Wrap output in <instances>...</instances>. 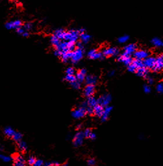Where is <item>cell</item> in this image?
I'll list each match as a JSON object with an SVG mask.
<instances>
[{
	"mask_svg": "<svg viewBox=\"0 0 163 166\" xmlns=\"http://www.w3.org/2000/svg\"><path fill=\"white\" fill-rule=\"evenodd\" d=\"M14 166H26V160L24 156L21 154H18L13 158Z\"/></svg>",
	"mask_w": 163,
	"mask_h": 166,
	"instance_id": "cell-13",
	"label": "cell"
},
{
	"mask_svg": "<svg viewBox=\"0 0 163 166\" xmlns=\"http://www.w3.org/2000/svg\"><path fill=\"white\" fill-rule=\"evenodd\" d=\"M90 131H91V130L90 129H86L85 130H84V131H83V134H84V136H85V138H88V134H89Z\"/></svg>",
	"mask_w": 163,
	"mask_h": 166,
	"instance_id": "cell-43",
	"label": "cell"
},
{
	"mask_svg": "<svg viewBox=\"0 0 163 166\" xmlns=\"http://www.w3.org/2000/svg\"><path fill=\"white\" fill-rule=\"evenodd\" d=\"M36 160H37V158H36L35 156H30L28 158V159H27V164H28L30 166H33V165L35 164Z\"/></svg>",
	"mask_w": 163,
	"mask_h": 166,
	"instance_id": "cell-37",
	"label": "cell"
},
{
	"mask_svg": "<svg viewBox=\"0 0 163 166\" xmlns=\"http://www.w3.org/2000/svg\"><path fill=\"white\" fill-rule=\"evenodd\" d=\"M71 57V52H65V53H62L61 55L59 57L60 60H62V62L65 63H67L68 62L70 61Z\"/></svg>",
	"mask_w": 163,
	"mask_h": 166,
	"instance_id": "cell-26",
	"label": "cell"
},
{
	"mask_svg": "<svg viewBox=\"0 0 163 166\" xmlns=\"http://www.w3.org/2000/svg\"><path fill=\"white\" fill-rule=\"evenodd\" d=\"M133 56L135 59L142 60L143 61L146 58L150 57V53L147 50H145V49H139V50H137L135 52Z\"/></svg>",
	"mask_w": 163,
	"mask_h": 166,
	"instance_id": "cell-12",
	"label": "cell"
},
{
	"mask_svg": "<svg viewBox=\"0 0 163 166\" xmlns=\"http://www.w3.org/2000/svg\"><path fill=\"white\" fill-rule=\"evenodd\" d=\"M83 93L87 98L94 96L95 93V86L86 85L83 91Z\"/></svg>",
	"mask_w": 163,
	"mask_h": 166,
	"instance_id": "cell-15",
	"label": "cell"
},
{
	"mask_svg": "<svg viewBox=\"0 0 163 166\" xmlns=\"http://www.w3.org/2000/svg\"><path fill=\"white\" fill-rule=\"evenodd\" d=\"M87 115V108L82 106L81 104L79 107H77L76 109L73 110V111L71 112V116L76 120H79V119L84 118Z\"/></svg>",
	"mask_w": 163,
	"mask_h": 166,
	"instance_id": "cell-4",
	"label": "cell"
},
{
	"mask_svg": "<svg viewBox=\"0 0 163 166\" xmlns=\"http://www.w3.org/2000/svg\"><path fill=\"white\" fill-rule=\"evenodd\" d=\"M22 138H23V134H22L20 132H16V131L15 134V135H14V136L12 139L15 141V142L18 143V142H20V141L22 140Z\"/></svg>",
	"mask_w": 163,
	"mask_h": 166,
	"instance_id": "cell-31",
	"label": "cell"
},
{
	"mask_svg": "<svg viewBox=\"0 0 163 166\" xmlns=\"http://www.w3.org/2000/svg\"><path fill=\"white\" fill-rule=\"evenodd\" d=\"M98 99V104L101 106L105 107L109 106L112 101V96L109 93H104L99 97Z\"/></svg>",
	"mask_w": 163,
	"mask_h": 166,
	"instance_id": "cell-6",
	"label": "cell"
},
{
	"mask_svg": "<svg viewBox=\"0 0 163 166\" xmlns=\"http://www.w3.org/2000/svg\"><path fill=\"white\" fill-rule=\"evenodd\" d=\"M87 56L90 59L92 60H102L105 58L101 52H99L94 49L88 51L87 53Z\"/></svg>",
	"mask_w": 163,
	"mask_h": 166,
	"instance_id": "cell-11",
	"label": "cell"
},
{
	"mask_svg": "<svg viewBox=\"0 0 163 166\" xmlns=\"http://www.w3.org/2000/svg\"><path fill=\"white\" fill-rule=\"evenodd\" d=\"M55 50H57L61 53L65 52H72L75 50L76 48V43L69 42L63 40L59 41L57 45L54 47Z\"/></svg>",
	"mask_w": 163,
	"mask_h": 166,
	"instance_id": "cell-3",
	"label": "cell"
},
{
	"mask_svg": "<svg viewBox=\"0 0 163 166\" xmlns=\"http://www.w3.org/2000/svg\"><path fill=\"white\" fill-rule=\"evenodd\" d=\"M76 129H77V130H81V129H82V124H78L77 125V127H76Z\"/></svg>",
	"mask_w": 163,
	"mask_h": 166,
	"instance_id": "cell-46",
	"label": "cell"
},
{
	"mask_svg": "<svg viewBox=\"0 0 163 166\" xmlns=\"http://www.w3.org/2000/svg\"><path fill=\"white\" fill-rule=\"evenodd\" d=\"M96 138H97V135H96V134L94 132L91 131L89 133V134H88V136L87 139H89L90 140H94L96 139Z\"/></svg>",
	"mask_w": 163,
	"mask_h": 166,
	"instance_id": "cell-38",
	"label": "cell"
},
{
	"mask_svg": "<svg viewBox=\"0 0 163 166\" xmlns=\"http://www.w3.org/2000/svg\"><path fill=\"white\" fill-rule=\"evenodd\" d=\"M162 57H163V53H162Z\"/></svg>",
	"mask_w": 163,
	"mask_h": 166,
	"instance_id": "cell-50",
	"label": "cell"
},
{
	"mask_svg": "<svg viewBox=\"0 0 163 166\" xmlns=\"http://www.w3.org/2000/svg\"><path fill=\"white\" fill-rule=\"evenodd\" d=\"M3 151V146L0 145V153H1V152H2Z\"/></svg>",
	"mask_w": 163,
	"mask_h": 166,
	"instance_id": "cell-47",
	"label": "cell"
},
{
	"mask_svg": "<svg viewBox=\"0 0 163 166\" xmlns=\"http://www.w3.org/2000/svg\"><path fill=\"white\" fill-rule=\"evenodd\" d=\"M70 85V86L73 88V89L76 90H80V88H81V83L79 82V81H77V80L75 82L71 83Z\"/></svg>",
	"mask_w": 163,
	"mask_h": 166,
	"instance_id": "cell-34",
	"label": "cell"
},
{
	"mask_svg": "<svg viewBox=\"0 0 163 166\" xmlns=\"http://www.w3.org/2000/svg\"><path fill=\"white\" fill-rule=\"evenodd\" d=\"M85 82L86 83V85L95 86L98 82V77L94 75H87Z\"/></svg>",
	"mask_w": 163,
	"mask_h": 166,
	"instance_id": "cell-21",
	"label": "cell"
},
{
	"mask_svg": "<svg viewBox=\"0 0 163 166\" xmlns=\"http://www.w3.org/2000/svg\"><path fill=\"white\" fill-rule=\"evenodd\" d=\"M53 36L60 40L69 42L77 43L79 39V32L78 30L70 29L68 31L63 29H57L53 32Z\"/></svg>",
	"mask_w": 163,
	"mask_h": 166,
	"instance_id": "cell-1",
	"label": "cell"
},
{
	"mask_svg": "<svg viewBox=\"0 0 163 166\" xmlns=\"http://www.w3.org/2000/svg\"><path fill=\"white\" fill-rule=\"evenodd\" d=\"M71 138V136H70V134H68V137H67V140H69L70 139V138Z\"/></svg>",
	"mask_w": 163,
	"mask_h": 166,
	"instance_id": "cell-48",
	"label": "cell"
},
{
	"mask_svg": "<svg viewBox=\"0 0 163 166\" xmlns=\"http://www.w3.org/2000/svg\"><path fill=\"white\" fill-rule=\"evenodd\" d=\"M17 147L18 149V150L20 152H22V153H24V152H26L27 149V144L26 142L22 140L20 142L17 143Z\"/></svg>",
	"mask_w": 163,
	"mask_h": 166,
	"instance_id": "cell-28",
	"label": "cell"
},
{
	"mask_svg": "<svg viewBox=\"0 0 163 166\" xmlns=\"http://www.w3.org/2000/svg\"><path fill=\"white\" fill-rule=\"evenodd\" d=\"M22 22L20 20H10L5 23V27L8 30H16L22 26Z\"/></svg>",
	"mask_w": 163,
	"mask_h": 166,
	"instance_id": "cell-8",
	"label": "cell"
},
{
	"mask_svg": "<svg viewBox=\"0 0 163 166\" xmlns=\"http://www.w3.org/2000/svg\"><path fill=\"white\" fill-rule=\"evenodd\" d=\"M129 39V37L128 35H123L118 38V42L120 44H125Z\"/></svg>",
	"mask_w": 163,
	"mask_h": 166,
	"instance_id": "cell-35",
	"label": "cell"
},
{
	"mask_svg": "<svg viewBox=\"0 0 163 166\" xmlns=\"http://www.w3.org/2000/svg\"><path fill=\"white\" fill-rule=\"evenodd\" d=\"M96 164V161L94 158H90L87 160V164L88 166H94Z\"/></svg>",
	"mask_w": 163,
	"mask_h": 166,
	"instance_id": "cell-40",
	"label": "cell"
},
{
	"mask_svg": "<svg viewBox=\"0 0 163 166\" xmlns=\"http://www.w3.org/2000/svg\"><path fill=\"white\" fill-rule=\"evenodd\" d=\"M152 45L157 48H161L163 47V41L159 38H154L151 41Z\"/></svg>",
	"mask_w": 163,
	"mask_h": 166,
	"instance_id": "cell-27",
	"label": "cell"
},
{
	"mask_svg": "<svg viewBox=\"0 0 163 166\" xmlns=\"http://www.w3.org/2000/svg\"><path fill=\"white\" fill-rule=\"evenodd\" d=\"M103 112H104V107L101 106V105L97 104L94 108V115L99 118H101L102 115L103 114Z\"/></svg>",
	"mask_w": 163,
	"mask_h": 166,
	"instance_id": "cell-22",
	"label": "cell"
},
{
	"mask_svg": "<svg viewBox=\"0 0 163 166\" xmlns=\"http://www.w3.org/2000/svg\"><path fill=\"white\" fill-rule=\"evenodd\" d=\"M163 70V57L159 56L155 58V62L152 70L154 72H159V71Z\"/></svg>",
	"mask_w": 163,
	"mask_h": 166,
	"instance_id": "cell-14",
	"label": "cell"
},
{
	"mask_svg": "<svg viewBox=\"0 0 163 166\" xmlns=\"http://www.w3.org/2000/svg\"><path fill=\"white\" fill-rule=\"evenodd\" d=\"M144 92L146 93H150L151 91V88L150 87V86H149L148 84H145L144 86Z\"/></svg>",
	"mask_w": 163,
	"mask_h": 166,
	"instance_id": "cell-41",
	"label": "cell"
},
{
	"mask_svg": "<svg viewBox=\"0 0 163 166\" xmlns=\"http://www.w3.org/2000/svg\"><path fill=\"white\" fill-rule=\"evenodd\" d=\"M65 73L67 75H76V70L74 69V68L71 67V66H70L66 68V70L65 71Z\"/></svg>",
	"mask_w": 163,
	"mask_h": 166,
	"instance_id": "cell-33",
	"label": "cell"
},
{
	"mask_svg": "<svg viewBox=\"0 0 163 166\" xmlns=\"http://www.w3.org/2000/svg\"><path fill=\"white\" fill-rule=\"evenodd\" d=\"M135 73H137L138 76L144 77V78H146V79L148 78V70L147 68H146L144 66H143V67H141L138 69Z\"/></svg>",
	"mask_w": 163,
	"mask_h": 166,
	"instance_id": "cell-23",
	"label": "cell"
},
{
	"mask_svg": "<svg viewBox=\"0 0 163 166\" xmlns=\"http://www.w3.org/2000/svg\"><path fill=\"white\" fill-rule=\"evenodd\" d=\"M79 32V40L80 42L83 44H88L91 40V36L86 31L84 28H81L78 29Z\"/></svg>",
	"mask_w": 163,
	"mask_h": 166,
	"instance_id": "cell-9",
	"label": "cell"
},
{
	"mask_svg": "<svg viewBox=\"0 0 163 166\" xmlns=\"http://www.w3.org/2000/svg\"><path fill=\"white\" fill-rule=\"evenodd\" d=\"M147 80H148V82L149 84H153L154 80L153 79V78H151V77H148Z\"/></svg>",
	"mask_w": 163,
	"mask_h": 166,
	"instance_id": "cell-44",
	"label": "cell"
},
{
	"mask_svg": "<svg viewBox=\"0 0 163 166\" xmlns=\"http://www.w3.org/2000/svg\"><path fill=\"white\" fill-rule=\"evenodd\" d=\"M60 164L57 161H49L44 162L42 166H60Z\"/></svg>",
	"mask_w": 163,
	"mask_h": 166,
	"instance_id": "cell-36",
	"label": "cell"
},
{
	"mask_svg": "<svg viewBox=\"0 0 163 166\" xmlns=\"http://www.w3.org/2000/svg\"><path fill=\"white\" fill-rule=\"evenodd\" d=\"M118 61L120 63H123L124 65L129 66L132 62V59L131 58V56L129 55H127L125 54H121L118 57Z\"/></svg>",
	"mask_w": 163,
	"mask_h": 166,
	"instance_id": "cell-18",
	"label": "cell"
},
{
	"mask_svg": "<svg viewBox=\"0 0 163 166\" xmlns=\"http://www.w3.org/2000/svg\"><path fill=\"white\" fill-rule=\"evenodd\" d=\"M62 166H68V163H65V164H63Z\"/></svg>",
	"mask_w": 163,
	"mask_h": 166,
	"instance_id": "cell-49",
	"label": "cell"
},
{
	"mask_svg": "<svg viewBox=\"0 0 163 166\" xmlns=\"http://www.w3.org/2000/svg\"><path fill=\"white\" fill-rule=\"evenodd\" d=\"M16 131L14 130L12 127L10 126L5 127L3 129V134L6 136L7 138H12L14 135H15Z\"/></svg>",
	"mask_w": 163,
	"mask_h": 166,
	"instance_id": "cell-24",
	"label": "cell"
},
{
	"mask_svg": "<svg viewBox=\"0 0 163 166\" xmlns=\"http://www.w3.org/2000/svg\"><path fill=\"white\" fill-rule=\"evenodd\" d=\"M101 53L104 57H115L119 54V49L114 47H110V48H105Z\"/></svg>",
	"mask_w": 163,
	"mask_h": 166,
	"instance_id": "cell-10",
	"label": "cell"
},
{
	"mask_svg": "<svg viewBox=\"0 0 163 166\" xmlns=\"http://www.w3.org/2000/svg\"><path fill=\"white\" fill-rule=\"evenodd\" d=\"M114 74H115V71L114 70H110L109 71L108 75L109 77H112V76L114 75Z\"/></svg>",
	"mask_w": 163,
	"mask_h": 166,
	"instance_id": "cell-45",
	"label": "cell"
},
{
	"mask_svg": "<svg viewBox=\"0 0 163 166\" xmlns=\"http://www.w3.org/2000/svg\"><path fill=\"white\" fill-rule=\"evenodd\" d=\"M85 136L83 134V131H78L74 134L72 137V143L74 147H78L81 146L84 142Z\"/></svg>",
	"mask_w": 163,
	"mask_h": 166,
	"instance_id": "cell-5",
	"label": "cell"
},
{
	"mask_svg": "<svg viewBox=\"0 0 163 166\" xmlns=\"http://www.w3.org/2000/svg\"><path fill=\"white\" fill-rule=\"evenodd\" d=\"M137 50V47L136 44H129L128 45L126 46L123 48V53L131 56L132 55L135 53V52Z\"/></svg>",
	"mask_w": 163,
	"mask_h": 166,
	"instance_id": "cell-16",
	"label": "cell"
},
{
	"mask_svg": "<svg viewBox=\"0 0 163 166\" xmlns=\"http://www.w3.org/2000/svg\"><path fill=\"white\" fill-rule=\"evenodd\" d=\"M87 103V106L91 108H94L98 104V99H96L95 97H90V98H88L87 100L85 101Z\"/></svg>",
	"mask_w": 163,
	"mask_h": 166,
	"instance_id": "cell-25",
	"label": "cell"
},
{
	"mask_svg": "<svg viewBox=\"0 0 163 166\" xmlns=\"http://www.w3.org/2000/svg\"><path fill=\"white\" fill-rule=\"evenodd\" d=\"M157 92L159 93L163 94V83H159L156 87Z\"/></svg>",
	"mask_w": 163,
	"mask_h": 166,
	"instance_id": "cell-39",
	"label": "cell"
},
{
	"mask_svg": "<svg viewBox=\"0 0 163 166\" xmlns=\"http://www.w3.org/2000/svg\"><path fill=\"white\" fill-rule=\"evenodd\" d=\"M143 61L139 59H135L132 60V62L128 66V70L129 72L131 73H135L138 69L143 67Z\"/></svg>",
	"mask_w": 163,
	"mask_h": 166,
	"instance_id": "cell-7",
	"label": "cell"
},
{
	"mask_svg": "<svg viewBox=\"0 0 163 166\" xmlns=\"http://www.w3.org/2000/svg\"><path fill=\"white\" fill-rule=\"evenodd\" d=\"M64 80L66 82H68L69 84H70L71 83L75 82L77 79L76 75H66L65 77H64Z\"/></svg>",
	"mask_w": 163,
	"mask_h": 166,
	"instance_id": "cell-32",
	"label": "cell"
},
{
	"mask_svg": "<svg viewBox=\"0 0 163 166\" xmlns=\"http://www.w3.org/2000/svg\"><path fill=\"white\" fill-rule=\"evenodd\" d=\"M0 160H2L3 162L9 163L12 161V160H13V158H12L10 156L5 155V154H3L0 153Z\"/></svg>",
	"mask_w": 163,
	"mask_h": 166,
	"instance_id": "cell-30",
	"label": "cell"
},
{
	"mask_svg": "<svg viewBox=\"0 0 163 166\" xmlns=\"http://www.w3.org/2000/svg\"><path fill=\"white\" fill-rule=\"evenodd\" d=\"M22 28L27 32H30L34 28V24L32 22H26L22 25Z\"/></svg>",
	"mask_w": 163,
	"mask_h": 166,
	"instance_id": "cell-29",
	"label": "cell"
},
{
	"mask_svg": "<svg viewBox=\"0 0 163 166\" xmlns=\"http://www.w3.org/2000/svg\"><path fill=\"white\" fill-rule=\"evenodd\" d=\"M87 75V71L86 69L81 68L76 72V77L77 81H79V82H81L82 84L83 82H85V78H86Z\"/></svg>",
	"mask_w": 163,
	"mask_h": 166,
	"instance_id": "cell-17",
	"label": "cell"
},
{
	"mask_svg": "<svg viewBox=\"0 0 163 166\" xmlns=\"http://www.w3.org/2000/svg\"><path fill=\"white\" fill-rule=\"evenodd\" d=\"M112 109H113V107L112 106H110V105L104 107L103 114L100 118L101 122H103V123L106 122V121L108 120L110 113H111V112L112 111Z\"/></svg>",
	"mask_w": 163,
	"mask_h": 166,
	"instance_id": "cell-20",
	"label": "cell"
},
{
	"mask_svg": "<svg viewBox=\"0 0 163 166\" xmlns=\"http://www.w3.org/2000/svg\"><path fill=\"white\" fill-rule=\"evenodd\" d=\"M44 160H41V159H37L36 162L35 163V164L33 165V166H42L44 164Z\"/></svg>",
	"mask_w": 163,
	"mask_h": 166,
	"instance_id": "cell-42",
	"label": "cell"
},
{
	"mask_svg": "<svg viewBox=\"0 0 163 166\" xmlns=\"http://www.w3.org/2000/svg\"><path fill=\"white\" fill-rule=\"evenodd\" d=\"M85 55V49L84 46L81 42H77L76 43V48L75 50L71 52V57L70 59V62L76 64L79 63L82 60Z\"/></svg>",
	"mask_w": 163,
	"mask_h": 166,
	"instance_id": "cell-2",
	"label": "cell"
},
{
	"mask_svg": "<svg viewBox=\"0 0 163 166\" xmlns=\"http://www.w3.org/2000/svg\"><path fill=\"white\" fill-rule=\"evenodd\" d=\"M155 58L150 56L143 60L144 66L146 68H147L148 70H149V69L152 70V68L155 65Z\"/></svg>",
	"mask_w": 163,
	"mask_h": 166,
	"instance_id": "cell-19",
	"label": "cell"
}]
</instances>
